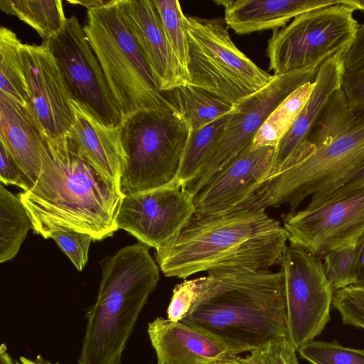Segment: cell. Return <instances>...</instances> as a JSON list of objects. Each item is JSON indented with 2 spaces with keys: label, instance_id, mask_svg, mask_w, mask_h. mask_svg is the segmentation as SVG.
<instances>
[{
  "label": "cell",
  "instance_id": "cell-9",
  "mask_svg": "<svg viewBox=\"0 0 364 364\" xmlns=\"http://www.w3.org/2000/svg\"><path fill=\"white\" fill-rule=\"evenodd\" d=\"M354 11L338 3L299 15L287 26L274 30L267 48L269 69L277 75L319 68L346 52L359 26Z\"/></svg>",
  "mask_w": 364,
  "mask_h": 364
},
{
  "label": "cell",
  "instance_id": "cell-4",
  "mask_svg": "<svg viewBox=\"0 0 364 364\" xmlns=\"http://www.w3.org/2000/svg\"><path fill=\"white\" fill-rule=\"evenodd\" d=\"M199 277L202 295L181 322L203 328L242 353L289 338L282 269L224 268Z\"/></svg>",
  "mask_w": 364,
  "mask_h": 364
},
{
  "label": "cell",
  "instance_id": "cell-13",
  "mask_svg": "<svg viewBox=\"0 0 364 364\" xmlns=\"http://www.w3.org/2000/svg\"><path fill=\"white\" fill-rule=\"evenodd\" d=\"M288 240L318 257L356 242L364 234V186L283 218Z\"/></svg>",
  "mask_w": 364,
  "mask_h": 364
},
{
  "label": "cell",
  "instance_id": "cell-35",
  "mask_svg": "<svg viewBox=\"0 0 364 364\" xmlns=\"http://www.w3.org/2000/svg\"><path fill=\"white\" fill-rule=\"evenodd\" d=\"M202 289L198 278L177 284L167 309V318L178 322L190 311L200 299Z\"/></svg>",
  "mask_w": 364,
  "mask_h": 364
},
{
  "label": "cell",
  "instance_id": "cell-34",
  "mask_svg": "<svg viewBox=\"0 0 364 364\" xmlns=\"http://www.w3.org/2000/svg\"><path fill=\"white\" fill-rule=\"evenodd\" d=\"M48 238L55 240L77 270L82 271L88 259V251L92 237L77 231L58 228L52 231Z\"/></svg>",
  "mask_w": 364,
  "mask_h": 364
},
{
  "label": "cell",
  "instance_id": "cell-6",
  "mask_svg": "<svg viewBox=\"0 0 364 364\" xmlns=\"http://www.w3.org/2000/svg\"><path fill=\"white\" fill-rule=\"evenodd\" d=\"M83 29L123 119L141 109L176 107L159 88L118 0L88 9Z\"/></svg>",
  "mask_w": 364,
  "mask_h": 364
},
{
  "label": "cell",
  "instance_id": "cell-32",
  "mask_svg": "<svg viewBox=\"0 0 364 364\" xmlns=\"http://www.w3.org/2000/svg\"><path fill=\"white\" fill-rule=\"evenodd\" d=\"M332 304L344 324L364 329V287L350 285L336 291Z\"/></svg>",
  "mask_w": 364,
  "mask_h": 364
},
{
  "label": "cell",
  "instance_id": "cell-3",
  "mask_svg": "<svg viewBox=\"0 0 364 364\" xmlns=\"http://www.w3.org/2000/svg\"><path fill=\"white\" fill-rule=\"evenodd\" d=\"M313 151L290 161L235 207L264 209L287 204L291 212L364 167V111H353L341 87L331 97L309 137Z\"/></svg>",
  "mask_w": 364,
  "mask_h": 364
},
{
  "label": "cell",
  "instance_id": "cell-16",
  "mask_svg": "<svg viewBox=\"0 0 364 364\" xmlns=\"http://www.w3.org/2000/svg\"><path fill=\"white\" fill-rule=\"evenodd\" d=\"M147 332L157 364H240V349L203 328L157 317Z\"/></svg>",
  "mask_w": 364,
  "mask_h": 364
},
{
  "label": "cell",
  "instance_id": "cell-37",
  "mask_svg": "<svg viewBox=\"0 0 364 364\" xmlns=\"http://www.w3.org/2000/svg\"><path fill=\"white\" fill-rule=\"evenodd\" d=\"M341 87L350 108L355 112L364 111V68L346 71Z\"/></svg>",
  "mask_w": 364,
  "mask_h": 364
},
{
  "label": "cell",
  "instance_id": "cell-2",
  "mask_svg": "<svg viewBox=\"0 0 364 364\" xmlns=\"http://www.w3.org/2000/svg\"><path fill=\"white\" fill-rule=\"evenodd\" d=\"M287 240L283 226L264 209L235 207L193 214L155 257L166 277L181 279L224 268L269 269L280 264Z\"/></svg>",
  "mask_w": 364,
  "mask_h": 364
},
{
  "label": "cell",
  "instance_id": "cell-17",
  "mask_svg": "<svg viewBox=\"0 0 364 364\" xmlns=\"http://www.w3.org/2000/svg\"><path fill=\"white\" fill-rule=\"evenodd\" d=\"M275 147L252 149L250 144L192 197L194 214L228 210L250 195L269 176Z\"/></svg>",
  "mask_w": 364,
  "mask_h": 364
},
{
  "label": "cell",
  "instance_id": "cell-27",
  "mask_svg": "<svg viewBox=\"0 0 364 364\" xmlns=\"http://www.w3.org/2000/svg\"><path fill=\"white\" fill-rule=\"evenodd\" d=\"M21 42L11 30L0 28V93L26 105L27 85L20 53Z\"/></svg>",
  "mask_w": 364,
  "mask_h": 364
},
{
  "label": "cell",
  "instance_id": "cell-24",
  "mask_svg": "<svg viewBox=\"0 0 364 364\" xmlns=\"http://www.w3.org/2000/svg\"><path fill=\"white\" fill-rule=\"evenodd\" d=\"M0 8L33 28L43 41L59 33L68 19L60 0H0Z\"/></svg>",
  "mask_w": 364,
  "mask_h": 364
},
{
  "label": "cell",
  "instance_id": "cell-22",
  "mask_svg": "<svg viewBox=\"0 0 364 364\" xmlns=\"http://www.w3.org/2000/svg\"><path fill=\"white\" fill-rule=\"evenodd\" d=\"M228 28L239 35L276 30L306 12L333 6L338 0H218Z\"/></svg>",
  "mask_w": 364,
  "mask_h": 364
},
{
  "label": "cell",
  "instance_id": "cell-12",
  "mask_svg": "<svg viewBox=\"0 0 364 364\" xmlns=\"http://www.w3.org/2000/svg\"><path fill=\"white\" fill-rule=\"evenodd\" d=\"M47 41L64 78L72 100L100 122L118 127L123 118L102 68L76 16Z\"/></svg>",
  "mask_w": 364,
  "mask_h": 364
},
{
  "label": "cell",
  "instance_id": "cell-43",
  "mask_svg": "<svg viewBox=\"0 0 364 364\" xmlns=\"http://www.w3.org/2000/svg\"><path fill=\"white\" fill-rule=\"evenodd\" d=\"M16 364H31L30 359L25 357H21L19 362H16Z\"/></svg>",
  "mask_w": 364,
  "mask_h": 364
},
{
  "label": "cell",
  "instance_id": "cell-20",
  "mask_svg": "<svg viewBox=\"0 0 364 364\" xmlns=\"http://www.w3.org/2000/svg\"><path fill=\"white\" fill-rule=\"evenodd\" d=\"M74 122L65 135L71 145L109 181L121 188L126 155L120 125L108 127L72 100Z\"/></svg>",
  "mask_w": 364,
  "mask_h": 364
},
{
  "label": "cell",
  "instance_id": "cell-5",
  "mask_svg": "<svg viewBox=\"0 0 364 364\" xmlns=\"http://www.w3.org/2000/svg\"><path fill=\"white\" fill-rule=\"evenodd\" d=\"M159 279L149 246L139 242L106 259L87 314L79 364H119L138 317Z\"/></svg>",
  "mask_w": 364,
  "mask_h": 364
},
{
  "label": "cell",
  "instance_id": "cell-30",
  "mask_svg": "<svg viewBox=\"0 0 364 364\" xmlns=\"http://www.w3.org/2000/svg\"><path fill=\"white\" fill-rule=\"evenodd\" d=\"M357 241L333 250L325 254L324 271L332 290L354 285Z\"/></svg>",
  "mask_w": 364,
  "mask_h": 364
},
{
  "label": "cell",
  "instance_id": "cell-29",
  "mask_svg": "<svg viewBox=\"0 0 364 364\" xmlns=\"http://www.w3.org/2000/svg\"><path fill=\"white\" fill-rule=\"evenodd\" d=\"M168 40L186 70L188 60V39L183 14L177 0H153ZM187 72V71H186Z\"/></svg>",
  "mask_w": 364,
  "mask_h": 364
},
{
  "label": "cell",
  "instance_id": "cell-21",
  "mask_svg": "<svg viewBox=\"0 0 364 364\" xmlns=\"http://www.w3.org/2000/svg\"><path fill=\"white\" fill-rule=\"evenodd\" d=\"M46 133L30 108L0 93V143L28 177L32 188L41 166Z\"/></svg>",
  "mask_w": 364,
  "mask_h": 364
},
{
  "label": "cell",
  "instance_id": "cell-33",
  "mask_svg": "<svg viewBox=\"0 0 364 364\" xmlns=\"http://www.w3.org/2000/svg\"><path fill=\"white\" fill-rule=\"evenodd\" d=\"M296 350L289 338H277L252 350L240 364H298Z\"/></svg>",
  "mask_w": 364,
  "mask_h": 364
},
{
  "label": "cell",
  "instance_id": "cell-1",
  "mask_svg": "<svg viewBox=\"0 0 364 364\" xmlns=\"http://www.w3.org/2000/svg\"><path fill=\"white\" fill-rule=\"evenodd\" d=\"M18 197L33 230L44 238L63 228L101 240L118 230L117 218L124 195L65 135L49 138L46 134L38 178Z\"/></svg>",
  "mask_w": 364,
  "mask_h": 364
},
{
  "label": "cell",
  "instance_id": "cell-40",
  "mask_svg": "<svg viewBox=\"0 0 364 364\" xmlns=\"http://www.w3.org/2000/svg\"><path fill=\"white\" fill-rule=\"evenodd\" d=\"M68 2L73 4H77L85 6L88 9L102 6L107 2L103 0H79V1H68Z\"/></svg>",
  "mask_w": 364,
  "mask_h": 364
},
{
  "label": "cell",
  "instance_id": "cell-19",
  "mask_svg": "<svg viewBox=\"0 0 364 364\" xmlns=\"http://www.w3.org/2000/svg\"><path fill=\"white\" fill-rule=\"evenodd\" d=\"M345 53L332 56L319 66L305 105L275 147L273 164L268 177L277 172L296 151L314 149V146L309 141V137L331 97L341 87L346 72Z\"/></svg>",
  "mask_w": 364,
  "mask_h": 364
},
{
  "label": "cell",
  "instance_id": "cell-11",
  "mask_svg": "<svg viewBox=\"0 0 364 364\" xmlns=\"http://www.w3.org/2000/svg\"><path fill=\"white\" fill-rule=\"evenodd\" d=\"M289 339L296 351L320 335L331 319L333 291L319 257L291 243L280 262Z\"/></svg>",
  "mask_w": 364,
  "mask_h": 364
},
{
  "label": "cell",
  "instance_id": "cell-18",
  "mask_svg": "<svg viewBox=\"0 0 364 364\" xmlns=\"http://www.w3.org/2000/svg\"><path fill=\"white\" fill-rule=\"evenodd\" d=\"M119 10L162 92L189 84L153 0H118Z\"/></svg>",
  "mask_w": 364,
  "mask_h": 364
},
{
  "label": "cell",
  "instance_id": "cell-10",
  "mask_svg": "<svg viewBox=\"0 0 364 364\" xmlns=\"http://www.w3.org/2000/svg\"><path fill=\"white\" fill-rule=\"evenodd\" d=\"M318 68L273 75L256 92L235 104L205 165L182 190L193 197L215 174L233 161L252 141L272 112L289 95L313 82Z\"/></svg>",
  "mask_w": 364,
  "mask_h": 364
},
{
  "label": "cell",
  "instance_id": "cell-44",
  "mask_svg": "<svg viewBox=\"0 0 364 364\" xmlns=\"http://www.w3.org/2000/svg\"><path fill=\"white\" fill-rule=\"evenodd\" d=\"M33 364H58V363H50L48 362L37 360V361H34Z\"/></svg>",
  "mask_w": 364,
  "mask_h": 364
},
{
  "label": "cell",
  "instance_id": "cell-38",
  "mask_svg": "<svg viewBox=\"0 0 364 364\" xmlns=\"http://www.w3.org/2000/svg\"><path fill=\"white\" fill-rule=\"evenodd\" d=\"M344 65L347 72L364 68V23L358 26L352 43L346 50Z\"/></svg>",
  "mask_w": 364,
  "mask_h": 364
},
{
  "label": "cell",
  "instance_id": "cell-41",
  "mask_svg": "<svg viewBox=\"0 0 364 364\" xmlns=\"http://www.w3.org/2000/svg\"><path fill=\"white\" fill-rule=\"evenodd\" d=\"M338 3L350 6L355 11H364V0H338Z\"/></svg>",
  "mask_w": 364,
  "mask_h": 364
},
{
  "label": "cell",
  "instance_id": "cell-8",
  "mask_svg": "<svg viewBox=\"0 0 364 364\" xmlns=\"http://www.w3.org/2000/svg\"><path fill=\"white\" fill-rule=\"evenodd\" d=\"M185 23L189 84L235 105L272 80L274 75L259 68L234 44L224 18L185 15Z\"/></svg>",
  "mask_w": 364,
  "mask_h": 364
},
{
  "label": "cell",
  "instance_id": "cell-39",
  "mask_svg": "<svg viewBox=\"0 0 364 364\" xmlns=\"http://www.w3.org/2000/svg\"><path fill=\"white\" fill-rule=\"evenodd\" d=\"M355 276L354 285L364 287V234L357 240Z\"/></svg>",
  "mask_w": 364,
  "mask_h": 364
},
{
  "label": "cell",
  "instance_id": "cell-36",
  "mask_svg": "<svg viewBox=\"0 0 364 364\" xmlns=\"http://www.w3.org/2000/svg\"><path fill=\"white\" fill-rule=\"evenodd\" d=\"M0 180L1 183L18 186L24 191L32 188L26 175L1 143H0Z\"/></svg>",
  "mask_w": 364,
  "mask_h": 364
},
{
  "label": "cell",
  "instance_id": "cell-7",
  "mask_svg": "<svg viewBox=\"0 0 364 364\" xmlns=\"http://www.w3.org/2000/svg\"><path fill=\"white\" fill-rule=\"evenodd\" d=\"M125 196L176 183L190 127L176 107L141 109L123 119ZM178 184V183H177Z\"/></svg>",
  "mask_w": 364,
  "mask_h": 364
},
{
  "label": "cell",
  "instance_id": "cell-15",
  "mask_svg": "<svg viewBox=\"0 0 364 364\" xmlns=\"http://www.w3.org/2000/svg\"><path fill=\"white\" fill-rule=\"evenodd\" d=\"M28 105L49 138L65 135L75 113L72 99L47 41L41 45L21 43Z\"/></svg>",
  "mask_w": 364,
  "mask_h": 364
},
{
  "label": "cell",
  "instance_id": "cell-23",
  "mask_svg": "<svg viewBox=\"0 0 364 364\" xmlns=\"http://www.w3.org/2000/svg\"><path fill=\"white\" fill-rule=\"evenodd\" d=\"M166 92L171 102L186 120L191 132L229 114L234 106L217 95L191 84Z\"/></svg>",
  "mask_w": 364,
  "mask_h": 364
},
{
  "label": "cell",
  "instance_id": "cell-26",
  "mask_svg": "<svg viewBox=\"0 0 364 364\" xmlns=\"http://www.w3.org/2000/svg\"><path fill=\"white\" fill-rule=\"evenodd\" d=\"M313 82L299 87L272 112L254 137L251 149L277 146L305 105L312 90Z\"/></svg>",
  "mask_w": 364,
  "mask_h": 364
},
{
  "label": "cell",
  "instance_id": "cell-31",
  "mask_svg": "<svg viewBox=\"0 0 364 364\" xmlns=\"http://www.w3.org/2000/svg\"><path fill=\"white\" fill-rule=\"evenodd\" d=\"M311 364H364V349H354L331 342L311 341L298 350Z\"/></svg>",
  "mask_w": 364,
  "mask_h": 364
},
{
  "label": "cell",
  "instance_id": "cell-14",
  "mask_svg": "<svg viewBox=\"0 0 364 364\" xmlns=\"http://www.w3.org/2000/svg\"><path fill=\"white\" fill-rule=\"evenodd\" d=\"M194 214L193 199L173 183L125 196L117 225L149 247L158 250L168 245Z\"/></svg>",
  "mask_w": 364,
  "mask_h": 364
},
{
  "label": "cell",
  "instance_id": "cell-42",
  "mask_svg": "<svg viewBox=\"0 0 364 364\" xmlns=\"http://www.w3.org/2000/svg\"><path fill=\"white\" fill-rule=\"evenodd\" d=\"M0 364H16L13 363L4 343L1 344L0 348Z\"/></svg>",
  "mask_w": 364,
  "mask_h": 364
},
{
  "label": "cell",
  "instance_id": "cell-28",
  "mask_svg": "<svg viewBox=\"0 0 364 364\" xmlns=\"http://www.w3.org/2000/svg\"><path fill=\"white\" fill-rule=\"evenodd\" d=\"M228 115H223L190 133L176 179V183L181 187L193 180L205 165L223 132Z\"/></svg>",
  "mask_w": 364,
  "mask_h": 364
},
{
  "label": "cell",
  "instance_id": "cell-25",
  "mask_svg": "<svg viewBox=\"0 0 364 364\" xmlns=\"http://www.w3.org/2000/svg\"><path fill=\"white\" fill-rule=\"evenodd\" d=\"M33 224L18 196L0 185V262L12 259L18 253Z\"/></svg>",
  "mask_w": 364,
  "mask_h": 364
}]
</instances>
